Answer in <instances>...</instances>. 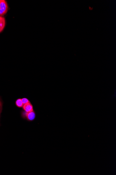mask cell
I'll use <instances>...</instances> for the list:
<instances>
[{
    "label": "cell",
    "instance_id": "cell-1",
    "mask_svg": "<svg viewBox=\"0 0 116 175\" xmlns=\"http://www.w3.org/2000/svg\"><path fill=\"white\" fill-rule=\"evenodd\" d=\"M0 9L4 15L7 13L8 10V7L7 1L5 0H0Z\"/></svg>",
    "mask_w": 116,
    "mask_h": 175
},
{
    "label": "cell",
    "instance_id": "cell-2",
    "mask_svg": "<svg viewBox=\"0 0 116 175\" xmlns=\"http://www.w3.org/2000/svg\"><path fill=\"white\" fill-rule=\"evenodd\" d=\"M24 115L25 116L27 120L29 121H33L36 118V115L34 111L30 112H24Z\"/></svg>",
    "mask_w": 116,
    "mask_h": 175
},
{
    "label": "cell",
    "instance_id": "cell-3",
    "mask_svg": "<svg viewBox=\"0 0 116 175\" xmlns=\"http://www.w3.org/2000/svg\"><path fill=\"white\" fill-rule=\"evenodd\" d=\"M23 107L26 112H30L33 111V106L30 102L24 105Z\"/></svg>",
    "mask_w": 116,
    "mask_h": 175
},
{
    "label": "cell",
    "instance_id": "cell-4",
    "mask_svg": "<svg viewBox=\"0 0 116 175\" xmlns=\"http://www.w3.org/2000/svg\"><path fill=\"white\" fill-rule=\"evenodd\" d=\"M16 105L18 107H23V104L22 101V99H19L17 100L16 102Z\"/></svg>",
    "mask_w": 116,
    "mask_h": 175
},
{
    "label": "cell",
    "instance_id": "cell-5",
    "mask_svg": "<svg viewBox=\"0 0 116 175\" xmlns=\"http://www.w3.org/2000/svg\"><path fill=\"white\" fill-rule=\"evenodd\" d=\"M22 101L23 105L25 104V103L30 102V101L28 99L26 98H23L22 99Z\"/></svg>",
    "mask_w": 116,
    "mask_h": 175
},
{
    "label": "cell",
    "instance_id": "cell-6",
    "mask_svg": "<svg viewBox=\"0 0 116 175\" xmlns=\"http://www.w3.org/2000/svg\"><path fill=\"white\" fill-rule=\"evenodd\" d=\"M4 14L3 13V11L1 10V9H0V16H4Z\"/></svg>",
    "mask_w": 116,
    "mask_h": 175
},
{
    "label": "cell",
    "instance_id": "cell-7",
    "mask_svg": "<svg viewBox=\"0 0 116 175\" xmlns=\"http://www.w3.org/2000/svg\"><path fill=\"white\" fill-rule=\"evenodd\" d=\"M3 29L1 28V27H0V33H1V32H2L3 31Z\"/></svg>",
    "mask_w": 116,
    "mask_h": 175
},
{
    "label": "cell",
    "instance_id": "cell-8",
    "mask_svg": "<svg viewBox=\"0 0 116 175\" xmlns=\"http://www.w3.org/2000/svg\"><path fill=\"white\" fill-rule=\"evenodd\" d=\"M0 106H2V103H1V100H0Z\"/></svg>",
    "mask_w": 116,
    "mask_h": 175
},
{
    "label": "cell",
    "instance_id": "cell-9",
    "mask_svg": "<svg viewBox=\"0 0 116 175\" xmlns=\"http://www.w3.org/2000/svg\"><path fill=\"white\" fill-rule=\"evenodd\" d=\"M1 109H2V106H0V111H1Z\"/></svg>",
    "mask_w": 116,
    "mask_h": 175
},
{
    "label": "cell",
    "instance_id": "cell-10",
    "mask_svg": "<svg viewBox=\"0 0 116 175\" xmlns=\"http://www.w3.org/2000/svg\"><path fill=\"white\" fill-rule=\"evenodd\" d=\"M1 111H0V114H1Z\"/></svg>",
    "mask_w": 116,
    "mask_h": 175
}]
</instances>
